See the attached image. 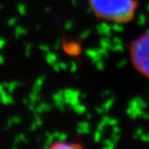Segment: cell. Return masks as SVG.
<instances>
[{
	"label": "cell",
	"mask_w": 149,
	"mask_h": 149,
	"mask_svg": "<svg viewBox=\"0 0 149 149\" xmlns=\"http://www.w3.org/2000/svg\"><path fill=\"white\" fill-rule=\"evenodd\" d=\"M88 2L96 18L115 24L131 23L139 10L138 0H88Z\"/></svg>",
	"instance_id": "obj_1"
},
{
	"label": "cell",
	"mask_w": 149,
	"mask_h": 149,
	"mask_svg": "<svg viewBox=\"0 0 149 149\" xmlns=\"http://www.w3.org/2000/svg\"><path fill=\"white\" fill-rule=\"evenodd\" d=\"M82 147H84V145L82 143H79V142H73V141L66 142V141H56L54 143H52L49 146V148H51V149H64V148L78 149V148H82Z\"/></svg>",
	"instance_id": "obj_3"
},
{
	"label": "cell",
	"mask_w": 149,
	"mask_h": 149,
	"mask_svg": "<svg viewBox=\"0 0 149 149\" xmlns=\"http://www.w3.org/2000/svg\"><path fill=\"white\" fill-rule=\"evenodd\" d=\"M128 55L135 71L149 80V31L139 34L130 42Z\"/></svg>",
	"instance_id": "obj_2"
}]
</instances>
